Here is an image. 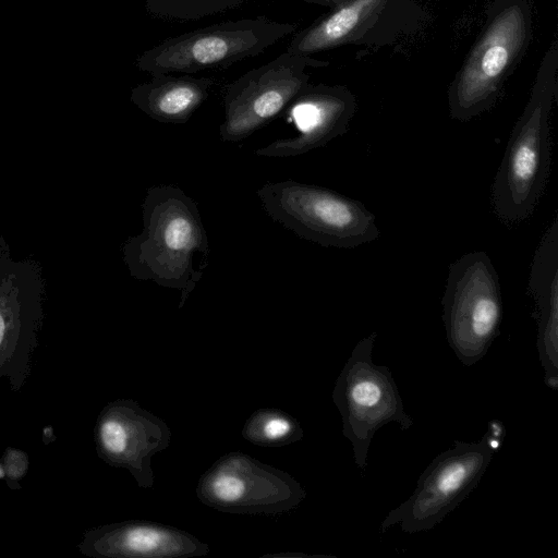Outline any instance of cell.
I'll use <instances>...</instances> for the list:
<instances>
[{"instance_id": "3", "label": "cell", "mask_w": 558, "mask_h": 558, "mask_svg": "<svg viewBox=\"0 0 558 558\" xmlns=\"http://www.w3.org/2000/svg\"><path fill=\"white\" fill-rule=\"evenodd\" d=\"M257 196L276 222L325 247L354 248L380 234L376 217L363 203L323 186L267 182Z\"/></svg>"}, {"instance_id": "1", "label": "cell", "mask_w": 558, "mask_h": 558, "mask_svg": "<svg viewBox=\"0 0 558 558\" xmlns=\"http://www.w3.org/2000/svg\"><path fill=\"white\" fill-rule=\"evenodd\" d=\"M143 230L122 246L130 275L180 292L183 307L208 263V238L197 204L175 185L150 186L142 204Z\"/></svg>"}, {"instance_id": "11", "label": "cell", "mask_w": 558, "mask_h": 558, "mask_svg": "<svg viewBox=\"0 0 558 558\" xmlns=\"http://www.w3.org/2000/svg\"><path fill=\"white\" fill-rule=\"evenodd\" d=\"M524 33V15L518 5L496 16L473 50L456 86L451 100L454 118H471L487 106L502 72L520 48Z\"/></svg>"}, {"instance_id": "15", "label": "cell", "mask_w": 558, "mask_h": 558, "mask_svg": "<svg viewBox=\"0 0 558 558\" xmlns=\"http://www.w3.org/2000/svg\"><path fill=\"white\" fill-rule=\"evenodd\" d=\"M527 292L535 302L537 351L545 384L558 389V215L555 214L533 254Z\"/></svg>"}, {"instance_id": "6", "label": "cell", "mask_w": 558, "mask_h": 558, "mask_svg": "<svg viewBox=\"0 0 558 558\" xmlns=\"http://www.w3.org/2000/svg\"><path fill=\"white\" fill-rule=\"evenodd\" d=\"M493 453L485 434L478 442L454 440L423 471L413 494L386 515L381 532L396 525L408 534L432 530L475 489Z\"/></svg>"}, {"instance_id": "12", "label": "cell", "mask_w": 558, "mask_h": 558, "mask_svg": "<svg viewBox=\"0 0 558 558\" xmlns=\"http://www.w3.org/2000/svg\"><path fill=\"white\" fill-rule=\"evenodd\" d=\"M284 113L298 133L257 149L255 155L294 157L327 145L347 131L352 104L338 90L306 85L292 99Z\"/></svg>"}, {"instance_id": "13", "label": "cell", "mask_w": 558, "mask_h": 558, "mask_svg": "<svg viewBox=\"0 0 558 558\" xmlns=\"http://www.w3.org/2000/svg\"><path fill=\"white\" fill-rule=\"evenodd\" d=\"M84 548L102 558H182L209 553L206 543L186 531L142 520L105 525L89 534Z\"/></svg>"}, {"instance_id": "16", "label": "cell", "mask_w": 558, "mask_h": 558, "mask_svg": "<svg viewBox=\"0 0 558 558\" xmlns=\"http://www.w3.org/2000/svg\"><path fill=\"white\" fill-rule=\"evenodd\" d=\"M216 84L214 77L159 74L133 87L130 99L158 122L182 124L207 100Z\"/></svg>"}, {"instance_id": "21", "label": "cell", "mask_w": 558, "mask_h": 558, "mask_svg": "<svg viewBox=\"0 0 558 558\" xmlns=\"http://www.w3.org/2000/svg\"><path fill=\"white\" fill-rule=\"evenodd\" d=\"M485 436L490 450L493 452L498 451L505 437V427L502 423L497 418L492 420L488 424V429L485 433Z\"/></svg>"}, {"instance_id": "19", "label": "cell", "mask_w": 558, "mask_h": 558, "mask_svg": "<svg viewBox=\"0 0 558 558\" xmlns=\"http://www.w3.org/2000/svg\"><path fill=\"white\" fill-rule=\"evenodd\" d=\"M252 0H145V11L153 19L190 22L234 10Z\"/></svg>"}, {"instance_id": "9", "label": "cell", "mask_w": 558, "mask_h": 558, "mask_svg": "<svg viewBox=\"0 0 558 558\" xmlns=\"http://www.w3.org/2000/svg\"><path fill=\"white\" fill-rule=\"evenodd\" d=\"M308 56L288 51L252 69L223 87L225 120L219 126L222 142L236 143L251 136L284 112L307 85L304 72Z\"/></svg>"}, {"instance_id": "17", "label": "cell", "mask_w": 558, "mask_h": 558, "mask_svg": "<svg viewBox=\"0 0 558 558\" xmlns=\"http://www.w3.org/2000/svg\"><path fill=\"white\" fill-rule=\"evenodd\" d=\"M379 0H354L298 33L286 51L310 56L342 41Z\"/></svg>"}, {"instance_id": "20", "label": "cell", "mask_w": 558, "mask_h": 558, "mask_svg": "<svg viewBox=\"0 0 558 558\" xmlns=\"http://www.w3.org/2000/svg\"><path fill=\"white\" fill-rule=\"evenodd\" d=\"M2 469L4 475L13 481L20 480L28 469V457L22 450L9 448L3 456Z\"/></svg>"}, {"instance_id": "14", "label": "cell", "mask_w": 558, "mask_h": 558, "mask_svg": "<svg viewBox=\"0 0 558 558\" xmlns=\"http://www.w3.org/2000/svg\"><path fill=\"white\" fill-rule=\"evenodd\" d=\"M46 295L41 264L31 257L14 259L0 234V367L15 351L31 318H37Z\"/></svg>"}, {"instance_id": "2", "label": "cell", "mask_w": 558, "mask_h": 558, "mask_svg": "<svg viewBox=\"0 0 558 558\" xmlns=\"http://www.w3.org/2000/svg\"><path fill=\"white\" fill-rule=\"evenodd\" d=\"M296 27L266 16L220 22L169 37L142 52L134 64L150 76L223 70L262 54Z\"/></svg>"}, {"instance_id": "23", "label": "cell", "mask_w": 558, "mask_h": 558, "mask_svg": "<svg viewBox=\"0 0 558 558\" xmlns=\"http://www.w3.org/2000/svg\"><path fill=\"white\" fill-rule=\"evenodd\" d=\"M302 1H305V2H324L326 0H302Z\"/></svg>"}, {"instance_id": "10", "label": "cell", "mask_w": 558, "mask_h": 558, "mask_svg": "<svg viewBox=\"0 0 558 558\" xmlns=\"http://www.w3.org/2000/svg\"><path fill=\"white\" fill-rule=\"evenodd\" d=\"M96 449L108 464L128 470L140 488H153L151 458L170 446L166 422L130 399L107 404L95 426Z\"/></svg>"}, {"instance_id": "7", "label": "cell", "mask_w": 558, "mask_h": 558, "mask_svg": "<svg viewBox=\"0 0 558 558\" xmlns=\"http://www.w3.org/2000/svg\"><path fill=\"white\" fill-rule=\"evenodd\" d=\"M549 99L537 97L513 129L490 191L492 208L506 225L531 216L548 181Z\"/></svg>"}, {"instance_id": "4", "label": "cell", "mask_w": 558, "mask_h": 558, "mask_svg": "<svg viewBox=\"0 0 558 558\" xmlns=\"http://www.w3.org/2000/svg\"><path fill=\"white\" fill-rule=\"evenodd\" d=\"M441 305L450 348L464 366L474 365L499 335L502 318L498 274L485 252L466 253L449 265Z\"/></svg>"}, {"instance_id": "8", "label": "cell", "mask_w": 558, "mask_h": 558, "mask_svg": "<svg viewBox=\"0 0 558 558\" xmlns=\"http://www.w3.org/2000/svg\"><path fill=\"white\" fill-rule=\"evenodd\" d=\"M196 496L220 512L278 514L296 508L306 493L286 471L243 452H229L201 475Z\"/></svg>"}, {"instance_id": "5", "label": "cell", "mask_w": 558, "mask_h": 558, "mask_svg": "<svg viewBox=\"0 0 558 558\" xmlns=\"http://www.w3.org/2000/svg\"><path fill=\"white\" fill-rule=\"evenodd\" d=\"M377 332L361 339L340 372L332 400L342 418L343 436L351 442L354 462L361 472L376 432L397 423L402 430L413 426L390 369L374 363L372 354Z\"/></svg>"}, {"instance_id": "22", "label": "cell", "mask_w": 558, "mask_h": 558, "mask_svg": "<svg viewBox=\"0 0 558 558\" xmlns=\"http://www.w3.org/2000/svg\"><path fill=\"white\" fill-rule=\"evenodd\" d=\"M263 557H326V556H316V555H306V554H303V553H280V554H272V555H266V556H263Z\"/></svg>"}, {"instance_id": "18", "label": "cell", "mask_w": 558, "mask_h": 558, "mask_svg": "<svg viewBox=\"0 0 558 558\" xmlns=\"http://www.w3.org/2000/svg\"><path fill=\"white\" fill-rule=\"evenodd\" d=\"M242 437L262 447H282L303 438L300 423L278 409H259L245 421Z\"/></svg>"}]
</instances>
